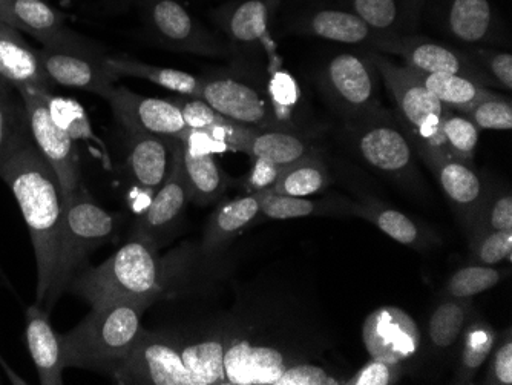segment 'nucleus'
I'll return each mask as SVG.
<instances>
[{"label":"nucleus","instance_id":"nucleus-1","mask_svg":"<svg viewBox=\"0 0 512 385\" xmlns=\"http://www.w3.org/2000/svg\"><path fill=\"white\" fill-rule=\"evenodd\" d=\"M0 178L16 198L30 231L37 264L36 303L51 312L65 292V197L59 177L28 139L0 166Z\"/></svg>","mask_w":512,"mask_h":385},{"label":"nucleus","instance_id":"nucleus-2","mask_svg":"<svg viewBox=\"0 0 512 385\" xmlns=\"http://www.w3.org/2000/svg\"><path fill=\"white\" fill-rule=\"evenodd\" d=\"M148 300H122L91 307V312L60 335L65 369L114 375L125 361L142 330Z\"/></svg>","mask_w":512,"mask_h":385},{"label":"nucleus","instance_id":"nucleus-3","mask_svg":"<svg viewBox=\"0 0 512 385\" xmlns=\"http://www.w3.org/2000/svg\"><path fill=\"white\" fill-rule=\"evenodd\" d=\"M165 281V264L157 247L142 238H129L105 263L83 267L66 290L91 307L122 300L154 303L165 289Z\"/></svg>","mask_w":512,"mask_h":385},{"label":"nucleus","instance_id":"nucleus-4","mask_svg":"<svg viewBox=\"0 0 512 385\" xmlns=\"http://www.w3.org/2000/svg\"><path fill=\"white\" fill-rule=\"evenodd\" d=\"M368 56L393 97L398 108L399 123L413 142L422 162L430 166L439 158L448 157L450 154L442 137V122L451 108L414 79L407 66L394 63L378 51H368Z\"/></svg>","mask_w":512,"mask_h":385},{"label":"nucleus","instance_id":"nucleus-5","mask_svg":"<svg viewBox=\"0 0 512 385\" xmlns=\"http://www.w3.org/2000/svg\"><path fill=\"white\" fill-rule=\"evenodd\" d=\"M345 137L362 162L402 188L419 192L422 175L416 149L388 109L356 122H345Z\"/></svg>","mask_w":512,"mask_h":385},{"label":"nucleus","instance_id":"nucleus-6","mask_svg":"<svg viewBox=\"0 0 512 385\" xmlns=\"http://www.w3.org/2000/svg\"><path fill=\"white\" fill-rule=\"evenodd\" d=\"M319 88L345 122L367 119L384 111L379 73L368 53H341L325 63Z\"/></svg>","mask_w":512,"mask_h":385},{"label":"nucleus","instance_id":"nucleus-7","mask_svg":"<svg viewBox=\"0 0 512 385\" xmlns=\"http://www.w3.org/2000/svg\"><path fill=\"white\" fill-rule=\"evenodd\" d=\"M37 56L53 85L80 89L105 100L114 91L115 80L119 79L108 68V56L71 30L50 45H42Z\"/></svg>","mask_w":512,"mask_h":385},{"label":"nucleus","instance_id":"nucleus-8","mask_svg":"<svg viewBox=\"0 0 512 385\" xmlns=\"http://www.w3.org/2000/svg\"><path fill=\"white\" fill-rule=\"evenodd\" d=\"M149 39L175 53L227 57L234 47L207 30L178 0H138Z\"/></svg>","mask_w":512,"mask_h":385},{"label":"nucleus","instance_id":"nucleus-9","mask_svg":"<svg viewBox=\"0 0 512 385\" xmlns=\"http://www.w3.org/2000/svg\"><path fill=\"white\" fill-rule=\"evenodd\" d=\"M218 114L249 128H284L278 122L267 88L247 74L221 71L201 77V96Z\"/></svg>","mask_w":512,"mask_h":385},{"label":"nucleus","instance_id":"nucleus-10","mask_svg":"<svg viewBox=\"0 0 512 385\" xmlns=\"http://www.w3.org/2000/svg\"><path fill=\"white\" fill-rule=\"evenodd\" d=\"M117 220L80 186L65 200V243H63V284L86 266L92 252L114 237Z\"/></svg>","mask_w":512,"mask_h":385},{"label":"nucleus","instance_id":"nucleus-11","mask_svg":"<svg viewBox=\"0 0 512 385\" xmlns=\"http://www.w3.org/2000/svg\"><path fill=\"white\" fill-rule=\"evenodd\" d=\"M111 378L123 385H192L178 344L143 329Z\"/></svg>","mask_w":512,"mask_h":385},{"label":"nucleus","instance_id":"nucleus-12","mask_svg":"<svg viewBox=\"0 0 512 385\" xmlns=\"http://www.w3.org/2000/svg\"><path fill=\"white\" fill-rule=\"evenodd\" d=\"M19 94L27 111L31 140L37 151L56 172L62 186L63 197L68 200L82 186L76 142L51 119L50 111L40 97L39 89H19Z\"/></svg>","mask_w":512,"mask_h":385},{"label":"nucleus","instance_id":"nucleus-13","mask_svg":"<svg viewBox=\"0 0 512 385\" xmlns=\"http://www.w3.org/2000/svg\"><path fill=\"white\" fill-rule=\"evenodd\" d=\"M370 50L401 57L405 66L422 73L454 74L468 77L486 88L496 86L493 79L468 56L467 51L454 50L427 37L411 34L378 37Z\"/></svg>","mask_w":512,"mask_h":385},{"label":"nucleus","instance_id":"nucleus-14","mask_svg":"<svg viewBox=\"0 0 512 385\" xmlns=\"http://www.w3.org/2000/svg\"><path fill=\"white\" fill-rule=\"evenodd\" d=\"M183 146L180 140H174V162L171 174L165 185L161 186L149 200L145 212L135 221L129 238H142L152 246L161 247L168 243L183 218L189 198L188 181L184 177Z\"/></svg>","mask_w":512,"mask_h":385},{"label":"nucleus","instance_id":"nucleus-15","mask_svg":"<svg viewBox=\"0 0 512 385\" xmlns=\"http://www.w3.org/2000/svg\"><path fill=\"white\" fill-rule=\"evenodd\" d=\"M106 102L111 106L117 122L129 134L183 140L189 132L180 108L172 99L140 96L125 86H115Z\"/></svg>","mask_w":512,"mask_h":385},{"label":"nucleus","instance_id":"nucleus-16","mask_svg":"<svg viewBox=\"0 0 512 385\" xmlns=\"http://www.w3.org/2000/svg\"><path fill=\"white\" fill-rule=\"evenodd\" d=\"M362 341L371 359L401 366L421 347V330L399 307H378L365 318Z\"/></svg>","mask_w":512,"mask_h":385},{"label":"nucleus","instance_id":"nucleus-17","mask_svg":"<svg viewBox=\"0 0 512 385\" xmlns=\"http://www.w3.org/2000/svg\"><path fill=\"white\" fill-rule=\"evenodd\" d=\"M428 168L436 177L440 189L447 195L465 229L468 232L473 231L491 201L490 188L486 186L482 175L474 171L471 162L451 155L439 158Z\"/></svg>","mask_w":512,"mask_h":385},{"label":"nucleus","instance_id":"nucleus-18","mask_svg":"<svg viewBox=\"0 0 512 385\" xmlns=\"http://www.w3.org/2000/svg\"><path fill=\"white\" fill-rule=\"evenodd\" d=\"M223 366L227 385H276L289 367L283 352L247 339L226 343Z\"/></svg>","mask_w":512,"mask_h":385},{"label":"nucleus","instance_id":"nucleus-19","mask_svg":"<svg viewBox=\"0 0 512 385\" xmlns=\"http://www.w3.org/2000/svg\"><path fill=\"white\" fill-rule=\"evenodd\" d=\"M283 0H234L214 11L215 24L230 45L258 47L269 39L270 24Z\"/></svg>","mask_w":512,"mask_h":385},{"label":"nucleus","instance_id":"nucleus-20","mask_svg":"<svg viewBox=\"0 0 512 385\" xmlns=\"http://www.w3.org/2000/svg\"><path fill=\"white\" fill-rule=\"evenodd\" d=\"M129 137V175L135 188L151 200L171 174L175 139L146 134Z\"/></svg>","mask_w":512,"mask_h":385},{"label":"nucleus","instance_id":"nucleus-21","mask_svg":"<svg viewBox=\"0 0 512 385\" xmlns=\"http://www.w3.org/2000/svg\"><path fill=\"white\" fill-rule=\"evenodd\" d=\"M25 318H27L25 338H27L28 350L36 367L40 384L62 385L63 372H65L62 338L53 329L50 310L34 303L33 306L28 307Z\"/></svg>","mask_w":512,"mask_h":385},{"label":"nucleus","instance_id":"nucleus-22","mask_svg":"<svg viewBox=\"0 0 512 385\" xmlns=\"http://www.w3.org/2000/svg\"><path fill=\"white\" fill-rule=\"evenodd\" d=\"M0 82L11 88L51 89V80L40 65L37 51L19 31L0 22Z\"/></svg>","mask_w":512,"mask_h":385},{"label":"nucleus","instance_id":"nucleus-23","mask_svg":"<svg viewBox=\"0 0 512 385\" xmlns=\"http://www.w3.org/2000/svg\"><path fill=\"white\" fill-rule=\"evenodd\" d=\"M442 24L460 42L470 45L500 42L502 27L490 0H448Z\"/></svg>","mask_w":512,"mask_h":385},{"label":"nucleus","instance_id":"nucleus-24","mask_svg":"<svg viewBox=\"0 0 512 385\" xmlns=\"http://www.w3.org/2000/svg\"><path fill=\"white\" fill-rule=\"evenodd\" d=\"M292 30L330 42L367 45L370 48L379 37L358 14L338 8H319L302 14L293 22Z\"/></svg>","mask_w":512,"mask_h":385},{"label":"nucleus","instance_id":"nucleus-25","mask_svg":"<svg viewBox=\"0 0 512 385\" xmlns=\"http://www.w3.org/2000/svg\"><path fill=\"white\" fill-rule=\"evenodd\" d=\"M0 22L30 34L42 45H50L69 30L65 14L45 0H2Z\"/></svg>","mask_w":512,"mask_h":385},{"label":"nucleus","instance_id":"nucleus-26","mask_svg":"<svg viewBox=\"0 0 512 385\" xmlns=\"http://www.w3.org/2000/svg\"><path fill=\"white\" fill-rule=\"evenodd\" d=\"M352 215L370 221L379 231L384 232L394 241L416 251H428L434 244H440V238L436 234L428 231L413 218L373 198H365L361 203H353Z\"/></svg>","mask_w":512,"mask_h":385},{"label":"nucleus","instance_id":"nucleus-27","mask_svg":"<svg viewBox=\"0 0 512 385\" xmlns=\"http://www.w3.org/2000/svg\"><path fill=\"white\" fill-rule=\"evenodd\" d=\"M261 215L260 200L256 194H247L223 201L204 229L201 251L204 255L220 252L226 244L252 226Z\"/></svg>","mask_w":512,"mask_h":385},{"label":"nucleus","instance_id":"nucleus-28","mask_svg":"<svg viewBox=\"0 0 512 385\" xmlns=\"http://www.w3.org/2000/svg\"><path fill=\"white\" fill-rule=\"evenodd\" d=\"M318 152L312 140L292 128L253 129L246 148L250 158H263L281 168Z\"/></svg>","mask_w":512,"mask_h":385},{"label":"nucleus","instance_id":"nucleus-29","mask_svg":"<svg viewBox=\"0 0 512 385\" xmlns=\"http://www.w3.org/2000/svg\"><path fill=\"white\" fill-rule=\"evenodd\" d=\"M261 215L270 220L319 217V215H352L353 201L344 198L289 197L267 191L256 192Z\"/></svg>","mask_w":512,"mask_h":385},{"label":"nucleus","instance_id":"nucleus-30","mask_svg":"<svg viewBox=\"0 0 512 385\" xmlns=\"http://www.w3.org/2000/svg\"><path fill=\"white\" fill-rule=\"evenodd\" d=\"M183 146L184 177L188 181L189 198L200 206L212 205L229 188V175L218 165L215 154H198Z\"/></svg>","mask_w":512,"mask_h":385},{"label":"nucleus","instance_id":"nucleus-31","mask_svg":"<svg viewBox=\"0 0 512 385\" xmlns=\"http://www.w3.org/2000/svg\"><path fill=\"white\" fill-rule=\"evenodd\" d=\"M106 63H108L109 70L117 77L148 80L160 88L169 89L177 96H201V77L195 76V74L174 70V68L149 65L142 60L123 56L106 57Z\"/></svg>","mask_w":512,"mask_h":385},{"label":"nucleus","instance_id":"nucleus-32","mask_svg":"<svg viewBox=\"0 0 512 385\" xmlns=\"http://www.w3.org/2000/svg\"><path fill=\"white\" fill-rule=\"evenodd\" d=\"M414 79L419 80L437 100L453 111L465 112L476 103L496 96L493 89L486 88L468 77L454 74L422 73L407 66Z\"/></svg>","mask_w":512,"mask_h":385},{"label":"nucleus","instance_id":"nucleus-33","mask_svg":"<svg viewBox=\"0 0 512 385\" xmlns=\"http://www.w3.org/2000/svg\"><path fill=\"white\" fill-rule=\"evenodd\" d=\"M352 8L379 37L410 34L419 20L410 0H352Z\"/></svg>","mask_w":512,"mask_h":385},{"label":"nucleus","instance_id":"nucleus-34","mask_svg":"<svg viewBox=\"0 0 512 385\" xmlns=\"http://www.w3.org/2000/svg\"><path fill=\"white\" fill-rule=\"evenodd\" d=\"M330 183L332 175L318 152L283 168L269 191L289 197H312L329 188Z\"/></svg>","mask_w":512,"mask_h":385},{"label":"nucleus","instance_id":"nucleus-35","mask_svg":"<svg viewBox=\"0 0 512 385\" xmlns=\"http://www.w3.org/2000/svg\"><path fill=\"white\" fill-rule=\"evenodd\" d=\"M31 139L27 111L17 89L0 82V166Z\"/></svg>","mask_w":512,"mask_h":385},{"label":"nucleus","instance_id":"nucleus-36","mask_svg":"<svg viewBox=\"0 0 512 385\" xmlns=\"http://www.w3.org/2000/svg\"><path fill=\"white\" fill-rule=\"evenodd\" d=\"M178 347L192 385H227L223 366L226 341L211 338Z\"/></svg>","mask_w":512,"mask_h":385},{"label":"nucleus","instance_id":"nucleus-37","mask_svg":"<svg viewBox=\"0 0 512 385\" xmlns=\"http://www.w3.org/2000/svg\"><path fill=\"white\" fill-rule=\"evenodd\" d=\"M473 316V303L462 298H447L434 309L428 335L437 350H450L459 343Z\"/></svg>","mask_w":512,"mask_h":385},{"label":"nucleus","instance_id":"nucleus-38","mask_svg":"<svg viewBox=\"0 0 512 385\" xmlns=\"http://www.w3.org/2000/svg\"><path fill=\"white\" fill-rule=\"evenodd\" d=\"M496 346V330L482 320L470 321L462 335L457 382L470 384Z\"/></svg>","mask_w":512,"mask_h":385},{"label":"nucleus","instance_id":"nucleus-39","mask_svg":"<svg viewBox=\"0 0 512 385\" xmlns=\"http://www.w3.org/2000/svg\"><path fill=\"white\" fill-rule=\"evenodd\" d=\"M39 94L50 111L51 119L74 142L92 137L88 116L79 103L73 99L56 96L51 89H39Z\"/></svg>","mask_w":512,"mask_h":385},{"label":"nucleus","instance_id":"nucleus-40","mask_svg":"<svg viewBox=\"0 0 512 385\" xmlns=\"http://www.w3.org/2000/svg\"><path fill=\"white\" fill-rule=\"evenodd\" d=\"M442 137L451 157L473 162L480 140V129L462 112L451 109L442 122Z\"/></svg>","mask_w":512,"mask_h":385},{"label":"nucleus","instance_id":"nucleus-41","mask_svg":"<svg viewBox=\"0 0 512 385\" xmlns=\"http://www.w3.org/2000/svg\"><path fill=\"white\" fill-rule=\"evenodd\" d=\"M502 277V270L496 267L470 264L451 275L447 283V292L453 298L473 300L480 293L496 287Z\"/></svg>","mask_w":512,"mask_h":385},{"label":"nucleus","instance_id":"nucleus-42","mask_svg":"<svg viewBox=\"0 0 512 385\" xmlns=\"http://www.w3.org/2000/svg\"><path fill=\"white\" fill-rule=\"evenodd\" d=\"M471 252L474 264L496 266L512 260V231H491L476 226L471 231Z\"/></svg>","mask_w":512,"mask_h":385},{"label":"nucleus","instance_id":"nucleus-43","mask_svg":"<svg viewBox=\"0 0 512 385\" xmlns=\"http://www.w3.org/2000/svg\"><path fill=\"white\" fill-rule=\"evenodd\" d=\"M465 116L480 129L488 131H511L512 129V103L508 97L496 94L490 99L476 103L473 108L465 112Z\"/></svg>","mask_w":512,"mask_h":385},{"label":"nucleus","instance_id":"nucleus-44","mask_svg":"<svg viewBox=\"0 0 512 385\" xmlns=\"http://www.w3.org/2000/svg\"><path fill=\"white\" fill-rule=\"evenodd\" d=\"M267 93H269L270 100H272L276 119L281 123V126L295 129V125L290 122L293 109L298 103V86H296L295 80L290 77V74L278 71L270 79Z\"/></svg>","mask_w":512,"mask_h":385},{"label":"nucleus","instance_id":"nucleus-45","mask_svg":"<svg viewBox=\"0 0 512 385\" xmlns=\"http://www.w3.org/2000/svg\"><path fill=\"white\" fill-rule=\"evenodd\" d=\"M171 99L177 103L184 123L192 131L209 132L229 120L218 114L211 105H207L200 97L175 96Z\"/></svg>","mask_w":512,"mask_h":385},{"label":"nucleus","instance_id":"nucleus-46","mask_svg":"<svg viewBox=\"0 0 512 385\" xmlns=\"http://www.w3.org/2000/svg\"><path fill=\"white\" fill-rule=\"evenodd\" d=\"M468 56L493 79L496 86L511 91L512 56L509 51L491 50V48H471Z\"/></svg>","mask_w":512,"mask_h":385},{"label":"nucleus","instance_id":"nucleus-47","mask_svg":"<svg viewBox=\"0 0 512 385\" xmlns=\"http://www.w3.org/2000/svg\"><path fill=\"white\" fill-rule=\"evenodd\" d=\"M402 367L371 359L347 384L352 385H390L401 379Z\"/></svg>","mask_w":512,"mask_h":385},{"label":"nucleus","instance_id":"nucleus-48","mask_svg":"<svg viewBox=\"0 0 512 385\" xmlns=\"http://www.w3.org/2000/svg\"><path fill=\"white\" fill-rule=\"evenodd\" d=\"M476 226H483V228L491 229V231H512L511 194L506 192V194L499 195L493 203L490 201Z\"/></svg>","mask_w":512,"mask_h":385},{"label":"nucleus","instance_id":"nucleus-49","mask_svg":"<svg viewBox=\"0 0 512 385\" xmlns=\"http://www.w3.org/2000/svg\"><path fill=\"white\" fill-rule=\"evenodd\" d=\"M338 379L332 378L322 367L312 364H296L287 367L276 385H336Z\"/></svg>","mask_w":512,"mask_h":385},{"label":"nucleus","instance_id":"nucleus-50","mask_svg":"<svg viewBox=\"0 0 512 385\" xmlns=\"http://www.w3.org/2000/svg\"><path fill=\"white\" fill-rule=\"evenodd\" d=\"M486 384L512 385V339L511 330L506 332L505 341L500 343L491 358Z\"/></svg>","mask_w":512,"mask_h":385},{"label":"nucleus","instance_id":"nucleus-51","mask_svg":"<svg viewBox=\"0 0 512 385\" xmlns=\"http://www.w3.org/2000/svg\"><path fill=\"white\" fill-rule=\"evenodd\" d=\"M252 160V169H250V174L247 175L244 188L249 191V194L267 191L275 185V181L278 180L283 168L275 165V163L267 162L263 158H252Z\"/></svg>","mask_w":512,"mask_h":385},{"label":"nucleus","instance_id":"nucleus-52","mask_svg":"<svg viewBox=\"0 0 512 385\" xmlns=\"http://www.w3.org/2000/svg\"><path fill=\"white\" fill-rule=\"evenodd\" d=\"M425 0H410L411 10H413V13L416 14L417 17H419V14H421L422 7H424Z\"/></svg>","mask_w":512,"mask_h":385},{"label":"nucleus","instance_id":"nucleus-53","mask_svg":"<svg viewBox=\"0 0 512 385\" xmlns=\"http://www.w3.org/2000/svg\"><path fill=\"white\" fill-rule=\"evenodd\" d=\"M120 2H128V0H120Z\"/></svg>","mask_w":512,"mask_h":385},{"label":"nucleus","instance_id":"nucleus-54","mask_svg":"<svg viewBox=\"0 0 512 385\" xmlns=\"http://www.w3.org/2000/svg\"><path fill=\"white\" fill-rule=\"evenodd\" d=\"M0 382H2V376H0Z\"/></svg>","mask_w":512,"mask_h":385},{"label":"nucleus","instance_id":"nucleus-55","mask_svg":"<svg viewBox=\"0 0 512 385\" xmlns=\"http://www.w3.org/2000/svg\"><path fill=\"white\" fill-rule=\"evenodd\" d=\"M0 2H2V0H0Z\"/></svg>","mask_w":512,"mask_h":385}]
</instances>
